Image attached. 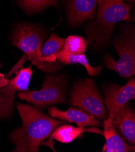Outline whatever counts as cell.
I'll list each match as a JSON object with an SVG mask.
<instances>
[{"label": "cell", "mask_w": 135, "mask_h": 152, "mask_svg": "<svg viewBox=\"0 0 135 152\" xmlns=\"http://www.w3.org/2000/svg\"><path fill=\"white\" fill-rule=\"evenodd\" d=\"M23 126L10 135L11 142L16 145L13 151L38 152L44 140L49 138L56 128L66 122L47 116L32 105L16 104Z\"/></svg>", "instance_id": "1"}, {"label": "cell", "mask_w": 135, "mask_h": 152, "mask_svg": "<svg viewBox=\"0 0 135 152\" xmlns=\"http://www.w3.org/2000/svg\"><path fill=\"white\" fill-rule=\"evenodd\" d=\"M97 18L89 22L85 30L87 44L100 50L109 44L115 24L130 20L131 6L124 0H97Z\"/></svg>", "instance_id": "2"}, {"label": "cell", "mask_w": 135, "mask_h": 152, "mask_svg": "<svg viewBox=\"0 0 135 152\" xmlns=\"http://www.w3.org/2000/svg\"><path fill=\"white\" fill-rule=\"evenodd\" d=\"M44 37L37 27L20 23L15 29L11 39L12 44L21 50L32 64L44 72L53 73L61 69L62 66L56 61L49 63L44 61L41 48Z\"/></svg>", "instance_id": "3"}, {"label": "cell", "mask_w": 135, "mask_h": 152, "mask_svg": "<svg viewBox=\"0 0 135 152\" xmlns=\"http://www.w3.org/2000/svg\"><path fill=\"white\" fill-rule=\"evenodd\" d=\"M122 34L114 41V47L119 56L115 61L110 55L104 57V64L124 78L135 74V30L133 26L126 24L122 27Z\"/></svg>", "instance_id": "4"}, {"label": "cell", "mask_w": 135, "mask_h": 152, "mask_svg": "<svg viewBox=\"0 0 135 152\" xmlns=\"http://www.w3.org/2000/svg\"><path fill=\"white\" fill-rule=\"evenodd\" d=\"M70 102L96 119L108 118L102 96L90 78L74 83L70 94Z\"/></svg>", "instance_id": "5"}, {"label": "cell", "mask_w": 135, "mask_h": 152, "mask_svg": "<svg viewBox=\"0 0 135 152\" xmlns=\"http://www.w3.org/2000/svg\"><path fill=\"white\" fill-rule=\"evenodd\" d=\"M65 84L63 78L46 75L41 90L21 91L18 94V97L38 109H44L52 104L62 103L64 101Z\"/></svg>", "instance_id": "6"}, {"label": "cell", "mask_w": 135, "mask_h": 152, "mask_svg": "<svg viewBox=\"0 0 135 152\" xmlns=\"http://www.w3.org/2000/svg\"><path fill=\"white\" fill-rule=\"evenodd\" d=\"M33 71L31 66L22 68L9 84L0 88V119L9 118L14 108V99L17 92L26 91L28 88Z\"/></svg>", "instance_id": "7"}, {"label": "cell", "mask_w": 135, "mask_h": 152, "mask_svg": "<svg viewBox=\"0 0 135 152\" xmlns=\"http://www.w3.org/2000/svg\"><path fill=\"white\" fill-rule=\"evenodd\" d=\"M104 104L107 108L109 117L113 119L116 114L127 102L135 97V79L130 78L125 86L110 84L103 88Z\"/></svg>", "instance_id": "8"}, {"label": "cell", "mask_w": 135, "mask_h": 152, "mask_svg": "<svg viewBox=\"0 0 135 152\" xmlns=\"http://www.w3.org/2000/svg\"><path fill=\"white\" fill-rule=\"evenodd\" d=\"M97 0H70L69 6V20L72 26H79L88 20H94Z\"/></svg>", "instance_id": "9"}, {"label": "cell", "mask_w": 135, "mask_h": 152, "mask_svg": "<svg viewBox=\"0 0 135 152\" xmlns=\"http://www.w3.org/2000/svg\"><path fill=\"white\" fill-rule=\"evenodd\" d=\"M48 111L51 117L70 123H74L77 124L78 127L84 128L87 126L98 127L101 125L95 118L81 109L71 107L66 111H62L55 106H53L49 109Z\"/></svg>", "instance_id": "10"}, {"label": "cell", "mask_w": 135, "mask_h": 152, "mask_svg": "<svg viewBox=\"0 0 135 152\" xmlns=\"http://www.w3.org/2000/svg\"><path fill=\"white\" fill-rule=\"evenodd\" d=\"M115 127L131 145L135 144V113L128 105L120 110L112 119Z\"/></svg>", "instance_id": "11"}, {"label": "cell", "mask_w": 135, "mask_h": 152, "mask_svg": "<svg viewBox=\"0 0 135 152\" xmlns=\"http://www.w3.org/2000/svg\"><path fill=\"white\" fill-rule=\"evenodd\" d=\"M103 134L106 140L102 151L103 152H134V145H128L116 132L113 123V120L110 117L104 121Z\"/></svg>", "instance_id": "12"}, {"label": "cell", "mask_w": 135, "mask_h": 152, "mask_svg": "<svg viewBox=\"0 0 135 152\" xmlns=\"http://www.w3.org/2000/svg\"><path fill=\"white\" fill-rule=\"evenodd\" d=\"M95 132L101 134H103V132L98 129H84L81 127H75L70 125L59 126L55 129L51 134L50 140L45 143L48 147L55 151L53 148V140L62 143H69L81 135L84 132Z\"/></svg>", "instance_id": "13"}, {"label": "cell", "mask_w": 135, "mask_h": 152, "mask_svg": "<svg viewBox=\"0 0 135 152\" xmlns=\"http://www.w3.org/2000/svg\"><path fill=\"white\" fill-rule=\"evenodd\" d=\"M56 60L58 62L64 64H79L83 66L87 70L90 76H98L101 72L102 66L92 67L90 65L88 60L84 54L82 55H72L62 49L56 55Z\"/></svg>", "instance_id": "14"}, {"label": "cell", "mask_w": 135, "mask_h": 152, "mask_svg": "<svg viewBox=\"0 0 135 152\" xmlns=\"http://www.w3.org/2000/svg\"><path fill=\"white\" fill-rule=\"evenodd\" d=\"M65 39L52 33L41 48V55L44 61L49 63L56 61V55L64 45Z\"/></svg>", "instance_id": "15"}, {"label": "cell", "mask_w": 135, "mask_h": 152, "mask_svg": "<svg viewBox=\"0 0 135 152\" xmlns=\"http://www.w3.org/2000/svg\"><path fill=\"white\" fill-rule=\"evenodd\" d=\"M87 45L84 37L77 35H71L65 39L63 49L72 55L84 54Z\"/></svg>", "instance_id": "16"}, {"label": "cell", "mask_w": 135, "mask_h": 152, "mask_svg": "<svg viewBox=\"0 0 135 152\" xmlns=\"http://www.w3.org/2000/svg\"><path fill=\"white\" fill-rule=\"evenodd\" d=\"M19 1L21 6L29 12H39L58 3V0H19Z\"/></svg>", "instance_id": "17"}, {"label": "cell", "mask_w": 135, "mask_h": 152, "mask_svg": "<svg viewBox=\"0 0 135 152\" xmlns=\"http://www.w3.org/2000/svg\"><path fill=\"white\" fill-rule=\"evenodd\" d=\"M2 65H3L2 63H0V69H1L2 67ZM9 81L10 80L5 78L4 75L2 74L1 72H0V88L7 86L9 84Z\"/></svg>", "instance_id": "18"}, {"label": "cell", "mask_w": 135, "mask_h": 152, "mask_svg": "<svg viewBox=\"0 0 135 152\" xmlns=\"http://www.w3.org/2000/svg\"><path fill=\"white\" fill-rule=\"evenodd\" d=\"M126 3L130 4V6H133L134 4L135 3V0H125Z\"/></svg>", "instance_id": "19"}]
</instances>
